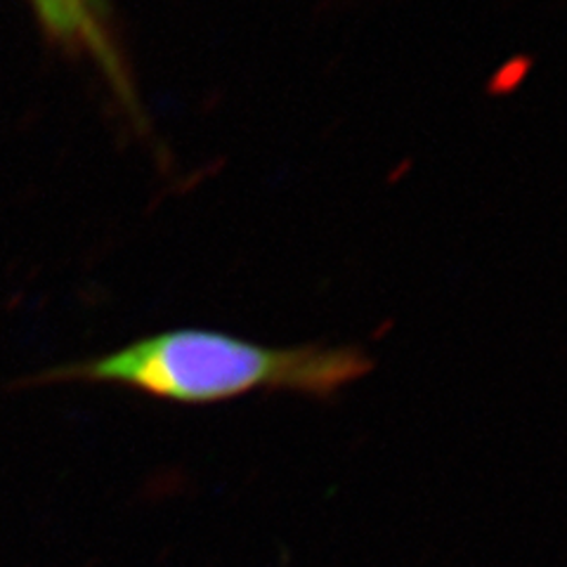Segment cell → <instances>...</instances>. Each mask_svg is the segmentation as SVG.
I'll return each mask as SVG.
<instances>
[{
  "label": "cell",
  "mask_w": 567,
  "mask_h": 567,
  "mask_svg": "<svg viewBox=\"0 0 567 567\" xmlns=\"http://www.w3.org/2000/svg\"><path fill=\"white\" fill-rule=\"evenodd\" d=\"M369 354L358 346H262L241 336L181 327L121 346L45 379L112 383L158 400L210 404L258 390H293L329 398L369 374Z\"/></svg>",
  "instance_id": "obj_1"
},
{
  "label": "cell",
  "mask_w": 567,
  "mask_h": 567,
  "mask_svg": "<svg viewBox=\"0 0 567 567\" xmlns=\"http://www.w3.org/2000/svg\"><path fill=\"white\" fill-rule=\"evenodd\" d=\"M43 41L97 71L116 110L147 135L150 121L112 0H27Z\"/></svg>",
  "instance_id": "obj_2"
}]
</instances>
